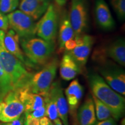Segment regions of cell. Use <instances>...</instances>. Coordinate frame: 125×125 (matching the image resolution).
Masks as SVG:
<instances>
[{
    "label": "cell",
    "mask_w": 125,
    "mask_h": 125,
    "mask_svg": "<svg viewBox=\"0 0 125 125\" xmlns=\"http://www.w3.org/2000/svg\"><path fill=\"white\" fill-rule=\"evenodd\" d=\"M88 81L92 94L108 108L112 117L116 121L122 118L125 111V99L106 83L102 76L96 73L89 75Z\"/></svg>",
    "instance_id": "obj_1"
},
{
    "label": "cell",
    "mask_w": 125,
    "mask_h": 125,
    "mask_svg": "<svg viewBox=\"0 0 125 125\" xmlns=\"http://www.w3.org/2000/svg\"><path fill=\"white\" fill-rule=\"evenodd\" d=\"M4 31L0 30V59L5 71L10 78L13 89L27 87L33 75L20 60L10 53L4 44Z\"/></svg>",
    "instance_id": "obj_2"
},
{
    "label": "cell",
    "mask_w": 125,
    "mask_h": 125,
    "mask_svg": "<svg viewBox=\"0 0 125 125\" xmlns=\"http://www.w3.org/2000/svg\"><path fill=\"white\" fill-rule=\"evenodd\" d=\"M21 46L24 55L35 65H43L51 59L54 50L53 42L42 38L21 39Z\"/></svg>",
    "instance_id": "obj_3"
},
{
    "label": "cell",
    "mask_w": 125,
    "mask_h": 125,
    "mask_svg": "<svg viewBox=\"0 0 125 125\" xmlns=\"http://www.w3.org/2000/svg\"><path fill=\"white\" fill-rule=\"evenodd\" d=\"M59 60L54 57L43 65L42 69L33 74L27 87L32 93L44 97L48 93L57 74Z\"/></svg>",
    "instance_id": "obj_4"
},
{
    "label": "cell",
    "mask_w": 125,
    "mask_h": 125,
    "mask_svg": "<svg viewBox=\"0 0 125 125\" xmlns=\"http://www.w3.org/2000/svg\"><path fill=\"white\" fill-rule=\"evenodd\" d=\"M24 105L19 97L18 89H12L0 102V121L8 122L24 114Z\"/></svg>",
    "instance_id": "obj_5"
},
{
    "label": "cell",
    "mask_w": 125,
    "mask_h": 125,
    "mask_svg": "<svg viewBox=\"0 0 125 125\" xmlns=\"http://www.w3.org/2000/svg\"><path fill=\"white\" fill-rule=\"evenodd\" d=\"M9 27L22 39L34 37L36 34L37 24L34 20L21 10H15L7 16Z\"/></svg>",
    "instance_id": "obj_6"
},
{
    "label": "cell",
    "mask_w": 125,
    "mask_h": 125,
    "mask_svg": "<svg viewBox=\"0 0 125 125\" xmlns=\"http://www.w3.org/2000/svg\"><path fill=\"white\" fill-rule=\"evenodd\" d=\"M58 29V16L52 5H50L44 15L37 24L36 34L46 41L53 42Z\"/></svg>",
    "instance_id": "obj_7"
},
{
    "label": "cell",
    "mask_w": 125,
    "mask_h": 125,
    "mask_svg": "<svg viewBox=\"0 0 125 125\" xmlns=\"http://www.w3.org/2000/svg\"><path fill=\"white\" fill-rule=\"evenodd\" d=\"M102 78L112 89L125 95V73L122 68L115 64L104 62L99 68Z\"/></svg>",
    "instance_id": "obj_8"
},
{
    "label": "cell",
    "mask_w": 125,
    "mask_h": 125,
    "mask_svg": "<svg viewBox=\"0 0 125 125\" xmlns=\"http://www.w3.org/2000/svg\"><path fill=\"white\" fill-rule=\"evenodd\" d=\"M75 44L70 51L65 52L78 64L81 69L85 67L89 57L94 39L89 35H79L74 37Z\"/></svg>",
    "instance_id": "obj_9"
},
{
    "label": "cell",
    "mask_w": 125,
    "mask_h": 125,
    "mask_svg": "<svg viewBox=\"0 0 125 125\" xmlns=\"http://www.w3.org/2000/svg\"><path fill=\"white\" fill-rule=\"evenodd\" d=\"M70 20L75 37L82 34L88 23V14L85 0H73Z\"/></svg>",
    "instance_id": "obj_10"
},
{
    "label": "cell",
    "mask_w": 125,
    "mask_h": 125,
    "mask_svg": "<svg viewBox=\"0 0 125 125\" xmlns=\"http://www.w3.org/2000/svg\"><path fill=\"white\" fill-rule=\"evenodd\" d=\"M4 44L7 51L17 57L28 68H34L35 65L30 62L20 47V38L13 30L7 31L4 37Z\"/></svg>",
    "instance_id": "obj_11"
},
{
    "label": "cell",
    "mask_w": 125,
    "mask_h": 125,
    "mask_svg": "<svg viewBox=\"0 0 125 125\" xmlns=\"http://www.w3.org/2000/svg\"><path fill=\"white\" fill-rule=\"evenodd\" d=\"M84 89L77 79L72 81L65 90V94L68 106V112L76 119V111L83 95Z\"/></svg>",
    "instance_id": "obj_12"
},
{
    "label": "cell",
    "mask_w": 125,
    "mask_h": 125,
    "mask_svg": "<svg viewBox=\"0 0 125 125\" xmlns=\"http://www.w3.org/2000/svg\"><path fill=\"white\" fill-rule=\"evenodd\" d=\"M51 1L52 0H22L19 5V9L37 20L46 12Z\"/></svg>",
    "instance_id": "obj_13"
},
{
    "label": "cell",
    "mask_w": 125,
    "mask_h": 125,
    "mask_svg": "<svg viewBox=\"0 0 125 125\" xmlns=\"http://www.w3.org/2000/svg\"><path fill=\"white\" fill-rule=\"evenodd\" d=\"M49 90L52 92L56 100L59 118L64 125H69L68 122V106L62 89L59 82H53Z\"/></svg>",
    "instance_id": "obj_14"
},
{
    "label": "cell",
    "mask_w": 125,
    "mask_h": 125,
    "mask_svg": "<svg viewBox=\"0 0 125 125\" xmlns=\"http://www.w3.org/2000/svg\"><path fill=\"white\" fill-rule=\"evenodd\" d=\"M76 120L79 125H93L96 122L94 104L92 95L87 97L78 109Z\"/></svg>",
    "instance_id": "obj_15"
},
{
    "label": "cell",
    "mask_w": 125,
    "mask_h": 125,
    "mask_svg": "<svg viewBox=\"0 0 125 125\" xmlns=\"http://www.w3.org/2000/svg\"><path fill=\"white\" fill-rule=\"evenodd\" d=\"M19 97L24 105V113H30L45 105L44 97L30 91L27 87L19 89Z\"/></svg>",
    "instance_id": "obj_16"
},
{
    "label": "cell",
    "mask_w": 125,
    "mask_h": 125,
    "mask_svg": "<svg viewBox=\"0 0 125 125\" xmlns=\"http://www.w3.org/2000/svg\"><path fill=\"white\" fill-rule=\"evenodd\" d=\"M95 15L97 23L102 29L109 30L114 27L115 21L107 3L104 0L96 1Z\"/></svg>",
    "instance_id": "obj_17"
},
{
    "label": "cell",
    "mask_w": 125,
    "mask_h": 125,
    "mask_svg": "<svg viewBox=\"0 0 125 125\" xmlns=\"http://www.w3.org/2000/svg\"><path fill=\"white\" fill-rule=\"evenodd\" d=\"M81 73L79 65L69 54L65 53L62 56L60 64V75L64 80L68 81L74 79Z\"/></svg>",
    "instance_id": "obj_18"
},
{
    "label": "cell",
    "mask_w": 125,
    "mask_h": 125,
    "mask_svg": "<svg viewBox=\"0 0 125 125\" xmlns=\"http://www.w3.org/2000/svg\"><path fill=\"white\" fill-rule=\"evenodd\" d=\"M105 55L108 58L125 67V42L124 38H119L111 43L105 49Z\"/></svg>",
    "instance_id": "obj_19"
},
{
    "label": "cell",
    "mask_w": 125,
    "mask_h": 125,
    "mask_svg": "<svg viewBox=\"0 0 125 125\" xmlns=\"http://www.w3.org/2000/svg\"><path fill=\"white\" fill-rule=\"evenodd\" d=\"M75 37L74 32L70 22L69 16H65L61 21L59 34V49L62 51L64 49L66 42Z\"/></svg>",
    "instance_id": "obj_20"
},
{
    "label": "cell",
    "mask_w": 125,
    "mask_h": 125,
    "mask_svg": "<svg viewBox=\"0 0 125 125\" xmlns=\"http://www.w3.org/2000/svg\"><path fill=\"white\" fill-rule=\"evenodd\" d=\"M45 107H46V116L52 121L59 118L56 100L52 92L49 90L48 93L44 96Z\"/></svg>",
    "instance_id": "obj_21"
},
{
    "label": "cell",
    "mask_w": 125,
    "mask_h": 125,
    "mask_svg": "<svg viewBox=\"0 0 125 125\" xmlns=\"http://www.w3.org/2000/svg\"><path fill=\"white\" fill-rule=\"evenodd\" d=\"M13 89L11 81L3 68L0 59V102L9 91Z\"/></svg>",
    "instance_id": "obj_22"
},
{
    "label": "cell",
    "mask_w": 125,
    "mask_h": 125,
    "mask_svg": "<svg viewBox=\"0 0 125 125\" xmlns=\"http://www.w3.org/2000/svg\"><path fill=\"white\" fill-rule=\"evenodd\" d=\"M92 97L94 104L96 118L98 121H103L112 117L111 112L108 108L94 95L92 94Z\"/></svg>",
    "instance_id": "obj_23"
},
{
    "label": "cell",
    "mask_w": 125,
    "mask_h": 125,
    "mask_svg": "<svg viewBox=\"0 0 125 125\" xmlns=\"http://www.w3.org/2000/svg\"><path fill=\"white\" fill-rule=\"evenodd\" d=\"M19 5V0H0V12L9 13L14 11Z\"/></svg>",
    "instance_id": "obj_24"
},
{
    "label": "cell",
    "mask_w": 125,
    "mask_h": 125,
    "mask_svg": "<svg viewBox=\"0 0 125 125\" xmlns=\"http://www.w3.org/2000/svg\"><path fill=\"white\" fill-rule=\"evenodd\" d=\"M112 7L121 19L125 17V0H112Z\"/></svg>",
    "instance_id": "obj_25"
},
{
    "label": "cell",
    "mask_w": 125,
    "mask_h": 125,
    "mask_svg": "<svg viewBox=\"0 0 125 125\" xmlns=\"http://www.w3.org/2000/svg\"><path fill=\"white\" fill-rule=\"evenodd\" d=\"M29 114L31 116H32L34 118L39 119L42 118L43 116H46V107H45V105L42 106V107L39 108L35 109V110L32 111L31 112H30Z\"/></svg>",
    "instance_id": "obj_26"
},
{
    "label": "cell",
    "mask_w": 125,
    "mask_h": 125,
    "mask_svg": "<svg viewBox=\"0 0 125 125\" xmlns=\"http://www.w3.org/2000/svg\"><path fill=\"white\" fill-rule=\"evenodd\" d=\"M9 29V21L7 16L0 12V30L7 32Z\"/></svg>",
    "instance_id": "obj_27"
},
{
    "label": "cell",
    "mask_w": 125,
    "mask_h": 125,
    "mask_svg": "<svg viewBox=\"0 0 125 125\" xmlns=\"http://www.w3.org/2000/svg\"><path fill=\"white\" fill-rule=\"evenodd\" d=\"M25 114V123L24 125H40V119L34 118L29 114L24 113Z\"/></svg>",
    "instance_id": "obj_28"
},
{
    "label": "cell",
    "mask_w": 125,
    "mask_h": 125,
    "mask_svg": "<svg viewBox=\"0 0 125 125\" xmlns=\"http://www.w3.org/2000/svg\"><path fill=\"white\" fill-rule=\"evenodd\" d=\"M25 119H26V117H25V114H24L16 119L8 122L1 123L0 125H24Z\"/></svg>",
    "instance_id": "obj_29"
},
{
    "label": "cell",
    "mask_w": 125,
    "mask_h": 125,
    "mask_svg": "<svg viewBox=\"0 0 125 125\" xmlns=\"http://www.w3.org/2000/svg\"><path fill=\"white\" fill-rule=\"evenodd\" d=\"M93 125H117L116 121L112 117L94 124Z\"/></svg>",
    "instance_id": "obj_30"
},
{
    "label": "cell",
    "mask_w": 125,
    "mask_h": 125,
    "mask_svg": "<svg viewBox=\"0 0 125 125\" xmlns=\"http://www.w3.org/2000/svg\"><path fill=\"white\" fill-rule=\"evenodd\" d=\"M40 125H53L52 121L47 116L40 119Z\"/></svg>",
    "instance_id": "obj_31"
},
{
    "label": "cell",
    "mask_w": 125,
    "mask_h": 125,
    "mask_svg": "<svg viewBox=\"0 0 125 125\" xmlns=\"http://www.w3.org/2000/svg\"><path fill=\"white\" fill-rule=\"evenodd\" d=\"M54 1H56V2L57 3L58 5L60 6V7H62L65 4L67 0H54Z\"/></svg>",
    "instance_id": "obj_32"
},
{
    "label": "cell",
    "mask_w": 125,
    "mask_h": 125,
    "mask_svg": "<svg viewBox=\"0 0 125 125\" xmlns=\"http://www.w3.org/2000/svg\"><path fill=\"white\" fill-rule=\"evenodd\" d=\"M52 122H53V125H62V122L61 121V120L60 119V118H57L56 119H55L54 121Z\"/></svg>",
    "instance_id": "obj_33"
},
{
    "label": "cell",
    "mask_w": 125,
    "mask_h": 125,
    "mask_svg": "<svg viewBox=\"0 0 125 125\" xmlns=\"http://www.w3.org/2000/svg\"><path fill=\"white\" fill-rule=\"evenodd\" d=\"M121 125H125V118H123L121 121Z\"/></svg>",
    "instance_id": "obj_34"
}]
</instances>
